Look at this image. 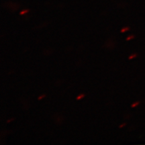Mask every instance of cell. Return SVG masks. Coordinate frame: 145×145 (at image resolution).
Masks as SVG:
<instances>
[{
    "label": "cell",
    "mask_w": 145,
    "mask_h": 145,
    "mask_svg": "<svg viewBox=\"0 0 145 145\" xmlns=\"http://www.w3.org/2000/svg\"><path fill=\"white\" fill-rule=\"evenodd\" d=\"M129 28H128V27H126V28H124L122 29V30H121V32H126L127 30H129Z\"/></svg>",
    "instance_id": "obj_1"
},
{
    "label": "cell",
    "mask_w": 145,
    "mask_h": 145,
    "mask_svg": "<svg viewBox=\"0 0 145 145\" xmlns=\"http://www.w3.org/2000/svg\"><path fill=\"white\" fill-rule=\"evenodd\" d=\"M138 104H139V102H138V101H137V102L134 103V104L132 105V108H135V107H137Z\"/></svg>",
    "instance_id": "obj_2"
},
{
    "label": "cell",
    "mask_w": 145,
    "mask_h": 145,
    "mask_svg": "<svg viewBox=\"0 0 145 145\" xmlns=\"http://www.w3.org/2000/svg\"><path fill=\"white\" fill-rule=\"evenodd\" d=\"M85 96V95L84 94H81V95H79L78 96V97H77V100H79V99H82L83 97H84Z\"/></svg>",
    "instance_id": "obj_3"
},
{
    "label": "cell",
    "mask_w": 145,
    "mask_h": 145,
    "mask_svg": "<svg viewBox=\"0 0 145 145\" xmlns=\"http://www.w3.org/2000/svg\"><path fill=\"white\" fill-rule=\"evenodd\" d=\"M134 38H135V36H129V37L127 38L126 40H131L132 39H134Z\"/></svg>",
    "instance_id": "obj_4"
},
{
    "label": "cell",
    "mask_w": 145,
    "mask_h": 145,
    "mask_svg": "<svg viewBox=\"0 0 145 145\" xmlns=\"http://www.w3.org/2000/svg\"><path fill=\"white\" fill-rule=\"evenodd\" d=\"M136 57H137V54H133V55H132V56H130V57H129V59H133V58H135Z\"/></svg>",
    "instance_id": "obj_5"
},
{
    "label": "cell",
    "mask_w": 145,
    "mask_h": 145,
    "mask_svg": "<svg viewBox=\"0 0 145 145\" xmlns=\"http://www.w3.org/2000/svg\"><path fill=\"white\" fill-rule=\"evenodd\" d=\"M28 12V10H24L23 12H20V14H21V15H23V14H24L25 13H27V12Z\"/></svg>",
    "instance_id": "obj_6"
},
{
    "label": "cell",
    "mask_w": 145,
    "mask_h": 145,
    "mask_svg": "<svg viewBox=\"0 0 145 145\" xmlns=\"http://www.w3.org/2000/svg\"><path fill=\"white\" fill-rule=\"evenodd\" d=\"M44 97V95H41L40 97H39V99H41L42 98H43V97Z\"/></svg>",
    "instance_id": "obj_7"
}]
</instances>
